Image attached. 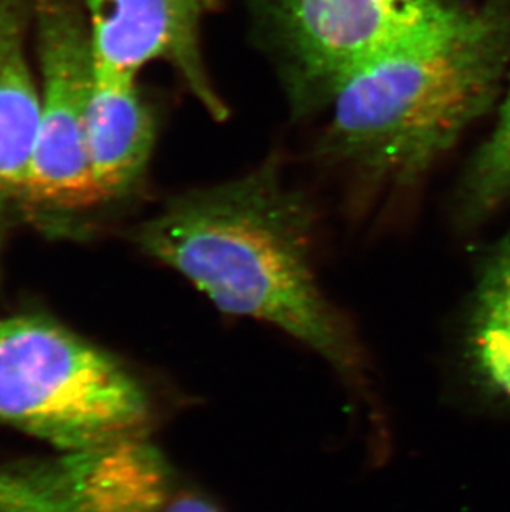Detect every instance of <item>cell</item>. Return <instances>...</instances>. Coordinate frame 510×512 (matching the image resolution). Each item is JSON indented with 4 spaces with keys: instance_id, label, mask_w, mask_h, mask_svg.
I'll use <instances>...</instances> for the list:
<instances>
[{
    "instance_id": "1",
    "label": "cell",
    "mask_w": 510,
    "mask_h": 512,
    "mask_svg": "<svg viewBox=\"0 0 510 512\" xmlns=\"http://www.w3.org/2000/svg\"><path fill=\"white\" fill-rule=\"evenodd\" d=\"M135 241L222 314L272 325L322 358L366 406L378 443L385 441L370 353L320 279L317 211L277 158L174 196Z\"/></svg>"
},
{
    "instance_id": "2",
    "label": "cell",
    "mask_w": 510,
    "mask_h": 512,
    "mask_svg": "<svg viewBox=\"0 0 510 512\" xmlns=\"http://www.w3.org/2000/svg\"><path fill=\"white\" fill-rule=\"evenodd\" d=\"M510 0L459 9L368 58L333 93L318 155L363 199L416 189L501 100Z\"/></svg>"
},
{
    "instance_id": "3",
    "label": "cell",
    "mask_w": 510,
    "mask_h": 512,
    "mask_svg": "<svg viewBox=\"0 0 510 512\" xmlns=\"http://www.w3.org/2000/svg\"><path fill=\"white\" fill-rule=\"evenodd\" d=\"M0 423L58 453L148 438L150 393L118 360L39 315L0 320Z\"/></svg>"
},
{
    "instance_id": "4",
    "label": "cell",
    "mask_w": 510,
    "mask_h": 512,
    "mask_svg": "<svg viewBox=\"0 0 510 512\" xmlns=\"http://www.w3.org/2000/svg\"><path fill=\"white\" fill-rule=\"evenodd\" d=\"M295 113L327 108L368 58L467 0H244Z\"/></svg>"
},
{
    "instance_id": "5",
    "label": "cell",
    "mask_w": 510,
    "mask_h": 512,
    "mask_svg": "<svg viewBox=\"0 0 510 512\" xmlns=\"http://www.w3.org/2000/svg\"><path fill=\"white\" fill-rule=\"evenodd\" d=\"M42 92L22 211L65 223L105 204L88 155V102L95 50L87 15L72 0H35Z\"/></svg>"
},
{
    "instance_id": "6",
    "label": "cell",
    "mask_w": 510,
    "mask_h": 512,
    "mask_svg": "<svg viewBox=\"0 0 510 512\" xmlns=\"http://www.w3.org/2000/svg\"><path fill=\"white\" fill-rule=\"evenodd\" d=\"M85 5L98 62L135 75L150 63H166L209 116L226 118L203 52L204 20L216 0H85Z\"/></svg>"
},
{
    "instance_id": "7",
    "label": "cell",
    "mask_w": 510,
    "mask_h": 512,
    "mask_svg": "<svg viewBox=\"0 0 510 512\" xmlns=\"http://www.w3.org/2000/svg\"><path fill=\"white\" fill-rule=\"evenodd\" d=\"M136 77L95 58L88 102V155L105 203L135 193L153 156L156 121Z\"/></svg>"
},
{
    "instance_id": "8",
    "label": "cell",
    "mask_w": 510,
    "mask_h": 512,
    "mask_svg": "<svg viewBox=\"0 0 510 512\" xmlns=\"http://www.w3.org/2000/svg\"><path fill=\"white\" fill-rule=\"evenodd\" d=\"M25 0H0V234L22 209L40 121V88L27 58Z\"/></svg>"
},
{
    "instance_id": "9",
    "label": "cell",
    "mask_w": 510,
    "mask_h": 512,
    "mask_svg": "<svg viewBox=\"0 0 510 512\" xmlns=\"http://www.w3.org/2000/svg\"><path fill=\"white\" fill-rule=\"evenodd\" d=\"M467 358L477 377L510 397V234L489 257L467 324Z\"/></svg>"
},
{
    "instance_id": "10",
    "label": "cell",
    "mask_w": 510,
    "mask_h": 512,
    "mask_svg": "<svg viewBox=\"0 0 510 512\" xmlns=\"http://www.w3.org/2000/svg\"><path fill=\"white\" fill-rule=\"evenodd\" d=\"M510 201V75L497 103V118L486 141L472 156L459 184L456 209L476 223Z\"/></svg>"
},
{
    "instance_id": "11",
    "label": "cell",
    "mask_w": 510,
    "mask_h": 512,
    "mask_svg": "<svg viewBox=\"0 0 510 512\" xmlns=\"http://www.w3.org/2000/svg\"><path fill=\"white\" fill-rule=\"evenodd\" d=\"M164 512H221V509L206 494L181 483Z\"/></svg>"
}]
</instances>
